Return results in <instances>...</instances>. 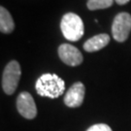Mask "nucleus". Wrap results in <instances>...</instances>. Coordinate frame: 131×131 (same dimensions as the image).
Here are the masks:
<instances>
[{"instance_id":"obj_2","label":"nucleus","mask_w":131,"mask_h":131,"mask_svg":"<svg viewBox=\"0 0 131 131\" xmlns=\"http://www.w3.org/2000/svg\"><path fill=\"white\" fill-rule=\"evenodd\" d=\"M60 29L67 40L75 42L84 35V23L78 15L67 13L61 19Z\"/></svg>"},{"instance_id":"obj_10","label":"nucleus","mask_w":131,"mask_h":131,"mask_svg":"<svg viewBox=\"0 0 131 131\" xmlns=\"http://www.w3.org/2000/svg\"><path fill=\"white\" fill-rule=\"evenodd\" d=\"M114 0H88V8L89 10L106 9L113 5Z\"/></svg>"},{"instance_id":"obj_8","label":"nucleus","mask_w":131,"mask_h":131,"mask_svg":"<svg viewBox=\"0 0 131 131\" xmlns=\"http://www.w3.org/2000/svg\"><path fill=\"white\" fill-rule=\"evenodd\" d=\"M110 42V36L108 34H98L89 39L84 44V50L85 52H94L103 49Z\"/></svg>"},{"instance_id":"obj_5","label":"nucleus","mask_w":131,"mask_h":131,"mask_svg":"<svg viewBox=\"0 0 131 131\" xmlns=\"http://www.w3.org/2000/svg\"><path fill=\"white\" fill-rule=\"evenodd\" d=\"M17 109L18 112L27 119H32L37 116V108L31 94L28 92L19 93L17 99Z\"/></svg>"},{"instance_id":"obj_3","label":"nucleus","mask_w":131,"mask_h":131,"mask_svg":"<svg viewBox=\"0 0 131 131\" xmlns=\"http://www.w3.org/2000/svg\"><path fill=\"white\" fill-rule=\"evenodd\" d=\"M21 71L19 63L16 60L10 61L6 65L2 76V89L6 94H13L18 88Z\"/></svg>"},{"instance_id":"obj_11","label":"nucleus","mask_w":131,"mask_h":131,"mask_svg":"<svg viewBox=\"0 0 131 131\" xmlns=\"http://www.w3.org/2000/svg\"><path fill=\"white\" fill-rule=\"evenodd\" d=\"M86 131H113L112 128L105 123H97L89 127Z\"/></svg>"},{"instance_id":"obj_9","label":"nucleus","mask_w":131,"mask_h":131,"mask_svg":"<svg viewBox=\"0 0 131 131\" xmlns=\"http://www.w3.org/2000/svg\"><path fill=\"white\" fill-rule=\"evenodd\" d=\"M15 28L12 16L4 7L0 8V30L2 33H11Z\"/></svg>"},{"instance_id":"obj_1","label":"nucleus","mask_w":131,"mask_h":131,"mask_svg":"<svg viewBox=\"0 0 131 131\" xmlns=\"http://www.w3.org/2000/svg\"><path fill=\"white\" fill-rule=\"evenodd\" d=\"M35 89L40 96L54 99L63 94L65 90V83L56 74L47 73L39 77Z\"/></svg>"},{"instance_id":"obj_4","label":"nucleus","mask_w":131,"mask_h":131,"mask_svg":"<svg viewBox=\"0 0 131 131\" xmlns=\"http://www.w3.org/2000/svg\"><path fill=\"white\" fill-rule=\"evenodd\" d=\"M131 31V16L128 13L117 14L113 21V38L117 42H124Z\"/></svg>"},{"instance_id":"obj_12","label":"nucleus","mask_w":131,"mask_h":131,"mask_svg":"<svg viewBox=\"0 0 131 131\" xmlns=\"http://www.w3.org/2000/svg\"><path fill=\"white\" fill-rule=\"evenodd\" d=\"M130 0H116V2H117L118 5H124L126 4V3H128Z\"/></svg>"},{"instance_id":"obj_7","label":"nucleus","mask_w":131,"mask_h":131,"mask_svg":"<svg viewBox=\"0 0 131 131\" xmlns=\"http://www.w3.org/2000/svg\"><path fill=\"white\" fill-rule=\"evenodd\" d=\"M84 92H85V88L83 83L78 82L72 84L64 96L65 105L70 108L80 107L84 102Z\"/></svg>"},{"instance_id":"obj_6","label":"nucleus","mask_w":131,"mask_h":131,"mask_svg":"<svg viewBox=\"0 0 131 131\" xmlns=\"http://www.w3.org/2000/svg\"><path fill=\"white\" fill-rule=\"evenodd\" d=\"M58 56L65 64L69 66L80 65L84 57L76 47L70 44H62L58 48Z\"/></svg>"}]
</instances>
